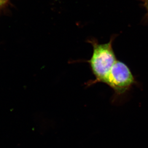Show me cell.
<instances>
[{
	"instance_id": "obj_4",
	"label": "cell",
	"mask_w": 148,
	"mask_h": 148,
	"mask_svg": "<svg viewBox=\"0 0 148 148\" xmlns=\"http://www.w3.org/2000/svg\"><path fill=\"white\" fill-rule=\"evenodd\" d=\"M6 0H0V4H2L3 3H4Z\"/></svg>"
},
{
	"instance_id": "obj_1",
	"label": "cell",
	"mask_w": 148,
	"mask_h": 148,
	"mask_svg": "<svg viewBox=\"0 0 148 148\" xmlns=\"http://www.w3.org/2000/svg\"><path fill=\"white\" fill-rule=\"evenodd\" d=\"M115 36H112L109 42L100 44L95 38L88 40L92 45V55L91 58L87 60L91 71L95 79L85 83L86 87H89L97 83L105 82L115 62L117 60L113 49V42Z\"/></svg>"
},
{
	"instance_id": "obj_2",
	"label": "cell",
	"mask_w": 148,
	"mask_h": 148,
	"mask_svg": "<svg viewBox=\"0 0 148 148\" xmlns=\"http://www.w3.org/2000/svg\"><path fill=\"white\" fill-rule=\"evenodd\" d=\"M137 83L130 68L119 60L115 62L104 82L113 91L114 102L124 97Z\"/></svg>"
},
{
	"instance_id": "obj_3",
	"label": "cell",
	"mask_w": 148,
	"mask_h": 148,
	"mask_svg": "<svg viewBox=\"0 0 148 148\" xmlns=\"http://www.w3.org/2000/svg\"><path fill=\"white\" fill-rule=\"evenodd\" d=\"M143 2V4L145 8L147 11V16L148 18V0H142Z\"/></svg>"
}]
</instances>
